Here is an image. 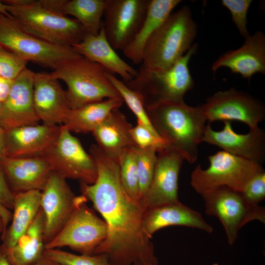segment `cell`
I'll return each instance as SVG.
<instances>
[{
	"mask_svg": "<svg viewBox=\"0 0 265 265\" xmlns=\"http://www.w3.org/2000/svg\"><path fill=\"white\" fill-rule=\"evenodd\" d=\"M81 197V195H75L66 179L53 171L41 191L45 244L53 239L63 227Z\"/></svg>",
	"mask_w": 265,
	"mask_h": 265,
	"instance_id": "obj_14",
	"label": "cell"
},
{
	"mask_svg": "<svg viewBox=\"0 0 265 265\" xmlns=\"http://www.w3.org/2000/svg\"><path fill=\"white\" fill-rule=\"evenodd\" d=\"M134 265H141L137 264H135Z\"/></svg>",
	"mask_w": 265,
	"mask_h": 265,
	"instance_id": "obj_49",
	"label": "cell"
},
{
	"mask_svg": "<svg viewBox=\"0 0 265 265\" xmlns=\"http://www.w3.org/2000/svg\"><path fill=\"white\" fill-rule=\"evenodd\" d=\"M5 232V228L2 220L0 216V235L2 236Z\"/></svg>",
	"mask_w": 265,
	"mask_h": 265,
	"instance_id": "obj_46",
	"label": "cell"
},
{
	"mask_svg": "<svg viewBox=\"0 0 265 265\" xmlns=\"http://www.w3.org/2000/svg\"><path fill=\"white\" fill-rule=\"evenodd\" d=\"M0 167L14 195L31 190L41 191L53 172L50 163L43 156L27 158L4 157L0 161Z\"/></svg>",
	"mask_w": 265,
	"mask_h": 265,
	"instance_id": "obj_20",
	"label": "cell"
},
{
	"mask_svg": "<svg viewBox=\"0 0 265 265\" xmlns=\"http://www.w3.org/2000/svg\"><path fill=\"white\" fill-rule=\"evenodd\" d=\"M0 45L27 61L54 70L63 62L81 55L71 46L50 43L24 30L12 17L0 14Z\"/></svg>",
	"mask_w": 265,
	"mask_h": 265,
	"instance_id": "obj_8",
	"label": "cell"
},
{
	"mask_svg": "<svg viewBox=\"0 0 265 265\" xmlns=\"http://www.w3.org/2000/svg\"><path fill=\"white\" fill-rule=\"evenodd\" d=\"M35 75L26 68L14 80L0 110V126L5 131L38 124L33 101Z\"/></svg>",
	"mask_w": 265,
	"mask_h": 265,
	"instance_id": "obj_15",
	"label": "cell"
},
{
	"mask_svg": "<svg viewBox=\"0 0 265 265\" xmlns=\"http://www.w3.org/2000/svg\"><path fill=\"white\" fill-rule=\"evenodd\" d=\"M44 217L40 208L28 229L12 247L2 252L11 265H31L43 256Z\"/></svg>",
	"mask_w": 265,
	"mask_h": 265,
	"instance_id": "obj_27",
	"label": "cell"
},
{
	"mask_svg": "<svg viewBox=\"0 0 265 265\" xmlns=\"http://www.w3.org/2000/svg\"><path fill=\"white\" fill-rule=\"evenodd\" d=\"M7 5L8 13L24 30L47 42L72 47L88 34L77 20L41 5L38 0Z\"/></svg>",
	"mask_w": 265,
	"mask_h": 265,
	"instance_id": "obj_6",
	"label": "cell"
},
{
	"mask_svg": "<svg viewBox=\"0 0 265 265\" xmlns=\"http://www.w3.org/2000/svg\"><path fill=\"white\" fill-rule=\"evenodd\" d=\"M123 102L121 97L109 98L72 109L63 125L71 132H92L113 110L119 108Z\"/></svg>",
	"mask_w": 265,
	"mask_h": 265,
	"instance_id": "obj_28",
	"label": "cell"
},
{
	"mask_svg": "<svg viewBox=\"0 0 265 265\" xmlns=\"http://www.w3.org/2000/svg\"><path fill=\"white\" fill-rule=\"evenodd\" d=\"M60 125L42 124L5 131V157L27 158L43 156L56 140Z\"/></svg>",
	"mask_w": 265,
	"mask_h": 265,
	"instance_id": "obj_18",
	"label": "cell"
},
{
	"mask_svg": "<svg viewBox=\"0 0 265 265\" xmlns=\"http://www.w3.org/2000/svg\"><path fill=\"white\" fill-rule=\"evenodd\" d=\"M182 0H150L142 24L131 43L122 51L134 64L142 63L145 46L151 35Z\"/></svg>",
	"mask_w": 265,
	"mask_h": 265,
	"instance_id": "obj_26",
	"label": "cell"
},
{
	"mask_svg": "<svg viewBox=\"0 0 265 265\" xmlns=\"http://www.w3.org/2000/svg\"><path fill=\"white\" fill-rule=\"evenodd\" d=\"M41 197L39 190L14 194L11 224L1 236L2 252L14 245L32 223L41 208Z\"/></svg>",
	"mask_w": 265,
	"mask_h": 265,
	"instance_id": "obj_25",
	"label": "cell"
},
{
	"mask_svg": "<svg viewBox=\"0 0 265 265\" xmlns=\"http://www.w3.org/2000/svg\"><path fill=\"white\" fill-rule=\"evenodd\" d=\"M5 131L0 126V161L5 157Z\"/></svg>",
	"mask_w": 265,
	"mask_h": 265,
	"instance_id": "obj_42",
	"label": "cell"
},
{
	"mask_svg": "<svg viewBox=\"0 0 265 265\" xmlns=\"http://www.w3.org/2000/svg\"><path fill=\"white\" fill-rule=\"evenodd\" d=\"M1 106H2V102H1L0 101V109H1Z\"/></svg>",
	"mask_w": 265,
	"mask_h": 265,
	"instance_id": "obj_47",
	"label": "cell"
},
{
	"mask_svg": "<svg viewBox=\"0 0 265 265\" xmlns=\"http://www.w3.org/2000/svg\"><path fill=\"white\" fill-rule=\"evenodd\" d=\"M209 123L217 121H238L254 129L265 118V107L247 92L234 88L219 91L201 105Z\"/></svg>",
	"mask_w": 265,
	"mask_h": 265,
	"instance_id": "obj_12",
	"label": "cell"
},
{
	"mask_svg": "<svg viewBox=\"0 0 265 265\" xmlns=\"http://www.w3.org/2000/svg\"><path fill=\"white\" fill-rule=\"evenodd\" d=\"M136 147L126 149L120 156L118 162L120 178L125 190L132 198L139 201Z\"/></svg>",
	"mask_w": 265,
	"mask_h": 265,
	"instance_id": "obj_30",
	"label": "cell"
},
{
	"mask_svg": "<svg viewBox=\"0 0 265 265\" xmlns=\"http://www.w3.org/2000/svg\"><path fill=\"white\" fill-rule=\"evenodd\" d=\"M197 49L198 45L193 44L183 56L164 70L149 69L141 65L136 76L124 83L140 95L145 107L163 102L183 101L185 94L194 86L188 63Z\"/></svg>",
	"mask_w": 265,
	"mask_h": 265,
	"instance_id": "obj_5",
	"label": "cell"
},
{
	"mask_svg": "<svg viewBox=\"0 0 265 265\" xmlns=\"http://www.w3.org/2000/svg\"><path fill=\"white\" fill-rule=\"evenodd\" d=\"M145 108L152 125L166 146L190 163L195 162L207 122L201 106L166 101Z\"/></svg>",
	"mask_w": 265,
	"mask_h": 265,
	"instance_id": "obj_2",
	"label": "cell"
},
{
	"mask_svg": "<svg viewBox=\"0 0 265 265\" xmlns=\"http://www.w3.org/2000/svg\"><path fill=\"white\" fill-rule=\"evenodd\" d=\"M197 33L191 10L183 6L171 13L147 41L141 65L159 71L169 68L192 47Z\"/></svg>",
	"mask_w": 265,
	"mask_h": 265,
	"instance_id": "obj_3",
	"label": "cell"
},
{
	"mask_svg": "<svg viewBox=\"0 0 265 265\" xmlns=\"http://www.w3.org/2000/svg\"><path fill=\"white\" fill-rule=\"evenodd\" d=\"M39 3L50 10L62 13L63 6L66 0H38Z\"/></svg>",
	"mask_w": 265,
	"mask_h": 265,
	"instance_id": "obj_39",
	"label": "cell"
},
{
	"mask_svg": "<svg viewBox=\"0 0 265 265\" xmlns=\"http://www.w3.org/2000/svg\"><path fill=\"white\" fill-rule=\"evenodd\" d=\"M89 154L96 162L97 177L91 185L80 183V190L102 215L107 228L106 238L93 255L106 254L111 265H158L151 238L143 230L147 209L125 190L118 162L95 144L90 147Z\"/></svg>",
	"mask_w": 265,
	"mask_h": 265,
	"instance_id": "obj_1",
	"label": "cell"
},
{
	"mask_svg": "<svg viewBox=\"0 0 265 265\" xmlns=\"http://www.w3.org/2000/svg\"><path fill=\"white\" fill-rule=\"evenodd\" d=\"M43 157L53 171L65 179L76 180L87 185L96 180L98 171L94 159L63 125H60L56 140Z\"/></svg>",
	"mask_w": 265,
	"mask_h": 265,
	"instance_id": "obj_11",
	"label": "cell"
},
{
	"mask_svg": "<svg viewBox=\"0 0 265 265\" xmlns=\"http://www.w3.org/2000/svg\"><path fill=\"white\" fill-rule=\"evenodd\" d=\"M184 158L166 146L157 151L153 176L146 195L141 201L148 209L176 203L178 198V179Z\"/></svg>",
	"mask_w": 265,
	"mask_h": 265,
	"instance_id": "obj_16",
	"label": "cell"
},
{
	"mask_svg": "<svg viewBox=\"0 0 265 265\" xmlns=\"http://www.w3.org/2000/svg\"><path fill=\"white\" fill-rule=\"evenodd\" d=\"M7 9L8 5L5 4L2 0H0V14L8 17H11Z\"/></svg>",
	"mask_w": 265,
	"mask_h": 265,
	"instance_id": "obj_44",
	"label": "cell"
},
{
	"mask_svg": "<svg viewBox=\"0 0 265 265\" xmlns=\"http://www.w3.org/2000/svg\"><path fill=\"white\" fill-rule=\"evenodd\" d=\"M139 178V200L146 195L150 185L156 164L157 149L155 147L145 149L135 148Z\"/></svg>",
	"mask_w": 265,
	"mask_h": 265,
	"instance_id": "obj_32",
	"label": "cell"
},
{
	"mask_svg": "<svg viewBox=\"0 0 265 265\" xmlns=\"http://www.w3.org/2000/svg\"><path fill=\"white\" fill-rule=\"evenodd\" d=\"M33 101L37 115L42 124L63 125L71 111L66 90L50 73H35Z\"/></svg>",
	"mask_w": 265,
	"mask_h": 265,
	"instance_id": "obj_19",
	"label": "cell"
},
{
	"mask_svg": "<svg viewBox=\"0 0 265 265\" xmlns=\"http://www.w3.org/2000/svg\"><path fill=\"white\" fill-rule=\"evenodd\" d=\"M72 47L80 55L101 65L110 73L118 75L125 83L131 81L137 74V70L122 59L110 44L103 25L97 35L88 33Z\"/></svg>",
	"mask_w": 265,
	"mask_h": 265,
	"instance_id": "obj_23",
	"label": "cell"
},
{
	"mask_svg": "<svg viewBox=\"0 0 265 265\" xmlns=\"http://www.w3.org/2000/svg\"><path fill=\"white\" fill-rule=\"evenodd\" d=\"M201 196L206 214L219 219L230 245L235 242L246 224L254 220L265 223V208L249 203L240 191L221 186Z\"/></svg>",
	"mask_w": 265,
	"mask_h": 265,
	"instance_id": "obj_9",
	"label": "cell"
},
{
	"mask_svg": "<svg viewBox=\"0 0 265 265\" xmlns=\"http://www.w3.org/2000/svg\"><path fill=\"white\" fill-rule=\"evenodd\" d=\"M31 265H62L57 262L52 260L44 255Z\"/></svg>",
	"mask_w": 265,
	"mask_h": 265,
	"instance_id": "obj_43",
	"label": "cell"
},
{
	"mask_svg": "<svg viewBox=\"0 0 265 265\" xmlns=\"http://www.w3.org/2000/svg\"><path fill=\"white\" fill-rule=\"evenodd\" d=\"M208 159V168L203 169L199 164L191 175L190 185L201 195L221 186L241 192L253 177L265 171L258 162L223 150Z\"/></svg>",
	"mask_w": 265,
	"mask_h": 265,
	"instance_id": "obj_7",
	"label": "cell"
},
{
	"mask_svg": "<svg viewBox=\"0 0 265 265\" xmlns=\"http://www.w3.org/2000/svg\"><path fill=\"white\" fill-rule=\"evenodd\" d=\"M14 80L0 76V101L3 102L7 97Z\"/></svg>",
	"mask_w": 265,
	"mask_h": 265,
	"instance_id": "obj_40",
	"label": "cell"
},
{
	"mask_svg": "<svg viewBox=\"0 0 265 265\" xmlns=\"http://www.w3.org/2000/svg\"><path fill=\"white\" fill-rule=\"evenodd\" d=\"M14 195L10 190L0 167V202L9 210L13 207Z\"/></svg>",
	"mask_w": 265,
	"mask_h": 265,
	"instance_id": "obj_38",
	"label": "cell"
},
{
	"mask_svg": "<svg viewBox=\"0 0 265 265\" xmlns=\"http://www.w3.org/2000/svg\"><path fill=\"white\" fill-rule=\"evenodd\" d=\"M101 65L82 56L67 60L51 76L67 85L66 95L71 109L104 100L121 97Z\"/></svg>",
	"mask_w": 265,
	"mask_h": 265,
	"instance_id": "obj_4",
	"label": "cell"
},
{
	"mask_svg": "<svg viewBox=\"0 0 265 265\" xmlns=\"http://www.w3.org/2000/svg\"><path fill=\"white\" fill-rule=\"evenodd\" d=\"M27 61L0 45V76L14 80L25 69Z\"/></svg>",
	"mask_w": 265,
	"mask_h": 265,
	"instance_id": "obj_34",
	"label": "cell"
},
{
	"mask_svg": "<svg viewBox=\"0 0 265 265\" xmlns=\"http://www.w3.org/2000/svg\"><path fill=\"white\" fill-rule=\"evenodd\" d=\"M252 0H222L221 4L229 9L232 21L244 38L250 34L247 28V12Z\"/></svg>",
	"mask_w": 265,
	"mask_h": 265,
	"instance_id": "obj_35",
	"label": "cell"
},
{
	"mask_svg": "<svg viewBox=\"0 0 265 265\" xmlns=\"http://www.w3.org/2000/svg\"><path fill=\"white\" fill-rule=\"evenodd\" d=\"M132 127L126 116L116 108L92 133L98 147L108 157L118 162L126 149L136 146L131 134Z\"/></svg>",
	"mask_w": 265,
	"mask_h": 265,
	"instance_id": "obj_24",
	"label": "cell"
},
{
	"mask_svg": "<svg viewBox=\"0 0 265 265\" xmlns=\"http://www.w3.org/2000/svg\"><path fill=\"white\" fill-rule=\"evenodd\" d=\"M150 0H105L103 23L106 38L115 50L132 40L145 19Z\"/></svg>",
	"mask_w": 265,
	"mask_h": 265,
	"instance_id": "obj_13",
	"label": "cell"
},
{
	"mask_svg": "<svg viewBox=\"0 0 265 265\" xmlns=\"http://www.w3.org/2000/svg\"><path fill=\"white\" fill-rule=\"evenodd\" d=\"M105 6V0H67L62 13L75 17L88 34L97 35L103 25Z\"/></svg>",
	"mask_w": 265,
	"mask_h": 265,
	"instance_id": "obj_29",
	"label": "cell"
},
{
	"mask_svg": "<svg viewBox=\"0 0 265 265\" xmlns=\"http://www.w3.org/2000/svg\"><path fill=\"white\" fill-rule=\"evenodd\" d=\"M241 193L249 203L259 205L265 198V172L253 177L246 184Z\"/></svg>",
	"mask_w": 265,
	"mask_h": 265,
	"instance_id": "obj_37",
	"label": "cell"
},
{
	"mask_svg": "<svg viewBox=\"0 0 265 265\" xmlns=\"http://www.w3.org/2000/svg\"><path fill=\"white\" fill-rule=\"evenodd\" d=\"M223 129H212L211 123L206 125L202 142L219 147L232 155L260 164L265 157V132L259 127L250 130L246 134L235 132L231 121H223Z\"/></svg>",
	"mask_w": 265,
	"mask_h": 265,
	"instance_id": "obj_17",
	"label": "cell"
},
{
	"mask_svg": "<svg viewBox=\"0 0 265 265\" xmlns=\"http://www.w3.org/2000/svg\"><path fill=\"white\" fill-rule=\"evenodd\" d=\"M229 68L232 73L239 74L249 81L257 74H265V35L261 31L245 38L238 49L223 53L212 64L214 74L221 67Z\"/></svg>",
	"mask_w": 265,
	"mask_h": 265,
	"instance_id": "obj_21",
	"label": "cell"
},
{
	"mask_svg": "<svg viewBox=\"0 0 265 265\" xmlns=\"http://www.w3.org/2000/svg\"><path fill=\"white\" fill-rule=\"evenodd\" d=\"M108 78L121 97L137 118L152 133L159 136L149 119L143 99L137 92L129 88L122 80L109 73Z\"/></svg>",
	"mask_w": 265,
	"mask_h": 265,
	"instance_id": "obj_31",
	"label": "cell"
},
{
	"mask_svg": "<svg viewBox=\"0 0 265 265\" xmlns=\"http://www.w3.org/2000/svg\"><path fill=\"white\" fill-rule=\"evenodd\" d=\"M173 225L197 228L207 233L213 231L212 226L204 220L201 213L180 201L149 208L145 212L143 230L150 238L159 230Z\"/></svg>",
	"mask_w": 265,
	"mask_h": 265,
	"instance_id": "obj_22",
	"label": "cell"
},
{
	"mask_svg": "<svg viewBox=\"0 0 265 265\" xmlns=\"http://www.w3.org/2000/svg\"><path fill=\"white\" fill-rule=\"evenodd\" d=\"M43 255L62 265H111L105 254H75L60 248L45 249Z\"/></svg>",
	"mask_w": 265,
	"mask_h": 265,
	"instance_id": "obj_33",
	"label": "cell"
},
{
	"mask_svg": "<svg viewBox=\"0 0 265 265\" xmlns=\"http://www.w3.org/2000/svg\"><path fill=\"white\" fill-rule=\"evenodd\" d=\"M81 195L73 213L63 227L45 249L68 247L80 254L93 255L106 238L107 226L86 204Z\"/></svg>",
	"mask_w": 265,
	"mask_h": 265,
	"instance_id": "obj_10",
	"label": "cell"
},
{
	"mask_svg": "<svg viewBox=\"0 0 265 265\" xmlns=\"http://www.w3.org/2000/svg\"><path fill=\"white\" fill-rule=\"evenodd\" d=\"M0 216L3 222L5 231L7 229V226L9 223L11 221L12 216V212L4 206L0 202Z\"/></svg>",
	"mask_w": 265,
	"mask_h": 265,
	"instance_id": "obj_41",
	"label": "cell"
},
{
	"mask_svg": "<svg viewBox=\"0 0 265 265\" xmlns=\"http://www.w3.org/2000/svg\"><path fill=\"white\" fill-rule=\"evenodd\" d=\"M131 134L135 145L140 148L155 147L158 151L166 146L160 136L152 133L139 121H137L135 126L132 127Z\"/></svg>",
	"mask_w": 265,
	"mask_h": 265,
	"instance_id": "obj_36",
	"label": "cell"
},
{
	"mask_svg": "<svg viewBox=\"0 0 265 265\" xmlns=\"http://www.w3.org/2000/svg\"><path fill=\"white\" fill-rule=\"evenodd\" d=\"M0 265H11L5 254L0 250Z\"/></svg>",
	"mask_w": 265,
	"mask_h": 265,
	"instance_id": "obj_45",
	"label": "cell"
},
{
	"mask_svg": "<svg viewBox=\"0 0 265 265\" xmlns=\"http://www.w3.org/2000/svg\"><path fill=\"white\" fill-rule=\"evenodd\" d=\"M212 265H219L217 263H214Z\"/></svg>",
	"mask_w": 265,
	"mask_h": 265,
	"instance_id": "obj_48",
	"label": "cell"
}]
</instances>
